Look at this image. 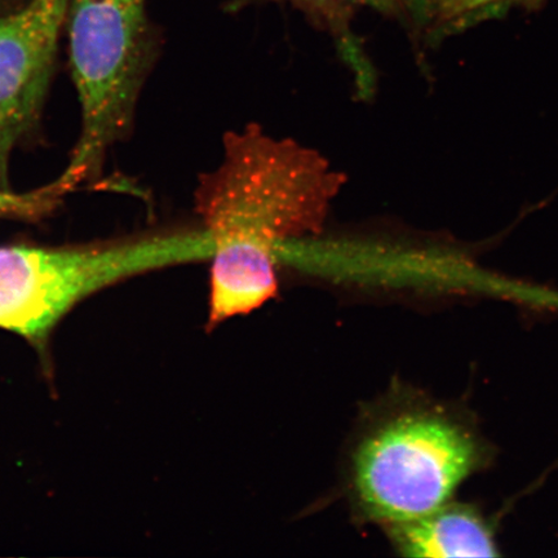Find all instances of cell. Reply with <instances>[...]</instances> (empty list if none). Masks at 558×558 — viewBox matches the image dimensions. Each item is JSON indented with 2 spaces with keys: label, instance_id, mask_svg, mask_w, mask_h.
<instances>
[{
  "label": "cell",
  "instance_id": "1",
  "mask_svg": "<svg viewBox=\"0 0 558 558\" xmlns=\"http://www.w3.org/2000/svg\"><path fill=\"white\" fill-rule=\"evenodd\" d=\"M343 177L290 138L247 128L226 137L225 157L201 180L197 213L213 257L209 320L253 312L275 298L276 263L292 239L323 230Z\"/></svg>",
  "mask_w": 558,
  "mask_h": 558
},
{
  "label": "cell",
  "instance_id": "2",
  "mask_svg": "<svg viewBox=\"0 0 558 558\" xmlns=\"http://www.w3.org/2000/svg\"><path fill=\"white\" fill-rule=\"evenodd\" d=\"M66 21L82 123L52 183L64 194L99 178L111 146L128 134L149 61L146 0H70Z\"/></svg>",
  "mask_w": 558,
  "mask_h": 558
},
{
  "label": "cell",
  "instance_id": "3",
  "mask_svg": "<svg viewBox=\"0 0 558 558\" xmlns=\"http://www.w3.org/2000/svg\"><path fill=\"white\" fill-rule=\"evenodd\" d=\"M476 428L444 407L403 411L362 444L354 484L365 511L390 527L424 518L485 463Z\"/></svg>",
  "mask_w": 558,
  "mask_h": 558
},
{
  "label": "cell",
  "instance_id": "4",
  "mask_svg": "<svg viewBox=\"0 0 558 558\" xmlns=\"http://www.w3.org/2000/svg\"><path fill=\"white\" fill-rule=\"evenodd\" d=\"M185 257V236L169 234L73 247L0 246V329L44 348L83 300Z\"/></svg>",
  "mask_w": 558,
  "mask_h": 558
},
{
  "label": "cell",
  "instance_id": "5",
  "mask_svg": "<svg viewBox=\"0 0 558 558\" xmlns=\"http://www.w3.org/2000/svg\"><path fill=\"white\" fill-rule=\"evenodd\" d=\"M70 0H29L0 13V187L13 151L38 124Z\"/></svg>",
  "mask_w": 558,
  "mask_h": 558
},
{
  "label": "cell",
  "instance_id": "6",
  "mask_svg": "<svg viewBox=\"0 0 558 558\" xmlns=\"http://www.w3.org/2000/svg\"><path fill=\"white\" fill-rule=\"evenodd\" d=\"M397 547L410 557H495L498 546L477 509L449 504L424 518L393 526Z\"/></svg>",
  "mask_w": 558,
  "mask_h": 558
},
{
  "label": "cell",
  "instance_id": "7",
  "mask_svg": "<svg viewBox=\"0 0 558 558\" xmlns=\"http://www.w3.org/2000/svg\"><path fill=\"white\" fill-rule=\"evenodd\" d=\"M61 197H64V194L56 190L52 184L27 193H15L7 187H0V219L41 218L52 211Z\"/></svg>",
  "mask_w": 558,
  "mask_h": 558
},
{
  "label": "cell",
  "instance_id": "8",
  "mask_svg": "<svg viewBox=\"0 0 558 558\" xmlns=\"http://www.w3.org/2000/svg\"><path fill=\"white\" fill-rule=\"evenodd\" d=\"M435 2L446 15H458V13L476 11L487 5L519 2V0H435Z\"/></svg>",
  "mask_w": 558,
  "mask_h": 558
},
{
  "label": "cell",
  "instance_id": "9",
  "mask_svg": "<svg viewBox=\"0 0 558 558\" xmlns=\"http://www.w3.org/2000/svg\"><path fill=\"white\" fill-rule=\"evenodd\" d=\"M305 2L310 3H316V4H331V3H341V2H349V0H305ZM353 2V0H351Z\"/></svg>",
  "mask_w": 558,
  "mask_h": 558
},
{
  "label": "cell",
  "instance_id": "10",
  "mask_svg": "<svg viewBox=\"0 0 558 558\" xmlns=\"http://www.w3.org/2000/svg\"><path fill=\"white\" fill-rule=\"evenodd\" d=\"M4 5H5L4 0H0V13L4 12V11H2Z\"/></svg>",
  "mask_w": 558,
  "mask_h": 558
}]
</instances>
